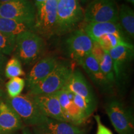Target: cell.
<instances>
[{"label":"cell","mask_w":134,"mask_h":134,"mask_svg":"<svg viewBox=\"0 0 134 134\" xmlns=\"http://www.w3.org/2000/svg\"><path fill=\"white\" fill-rule=\"evenodd\" d=\"M100 70L103 72L104 76L107 80L111 84L115 82L114 72L113 69V65L110 56L108 52L105 51L104 57L101 61L99 63Z\"/></svg>","instance_id":"obj_25"},{"label":"cell","mask_w":134,"mask_h":134,"mask_svg":"<svg viewBox=\"0 0 134 134\" xmlns=\"http://www.w3.org/2000/svg\"><path fill=\"white\" fill-rule=\"evenodd\" d=\"M27 31H33V28L24 23L0 16V32H1L17 36Z\"/></svg>","instance_id":"obj_20"},{"label":"cell","mask_w":134,"mask_h":134,"mask_svg":"<svg viewBox=\"0 0 134 134\" xmlns=\"http://www.w3.org/2000/svg\"><path fill=\"white\" fill-rule=\"evenodd\" d=\"M25 73L22 66L21 62L16 57H13L6 62L4 68V76L7 78L24 76Z\"/></svg>","instance_id":"obj_22"},{"label":"cell","mask_w":134,"mask_h":134,"mask_svg":"<svg viewBox=\"0 0 134 134\" xmlns=\"http://www.w3.org/2000/svg\"><path fill=\"white\" fill-rule=\"evenodd\" d=\"M72 71L66 63H58L54 70L45 79L29 89L28 94L33 96L57 93L65 86Z\"/></svg>","instance_id":"obj_4"},{"label":"cell","mask_w":134,"mask_h":134,"mask_svg":"<svg viewBox=\"0 0 134 134\" xmlns=\"http://www.w3.org/2000/svg\"><path fill=\"white\" fill-rule=\"evenodd\" d=\"M93 45V41L83 29L73 31L66 41L68 55L77 62L91 54Z\"/></svg>","instance_id":"obj_9"},{"label":"cell","mask_w":134,"mask_h":134,"mask_svg":"<svg viewBox=\"0 0 134 134\" xmlns=\"http://www.w3.org/2000/svg\"><path fill=\"white\" fill-rule=\"evenodd\" d=\"M38 127L50 134H86L85 130L78 125L49 118L47 119L46 121Z\"/></svg>","instance_id":"obj_18"},{"label":"cell","mask_w":134,"mask_h":134,"mask_svg":"<svg viewBox=\"0 0 134 134\" xmlns=\"http://www.w3.org/2000/svg\"><path fill=\"white\" fill-rule=\"evenodd\" d=\"M32 97L43 115L53 120L67 122L63 115L59 100L55 93L36 95Z\"/></svg>","instance_id":"obj_11"},{"label":"cell","mask_w":134,"mask_h":134,"mask_svg":"<svg viewBox=\"0 0 134 134\" xmlns=\"http://www.w3.org/2000/svg\"><path fill=\"white\" fill-rule=\"evenodd\" d=\"M64 88L75 94L90 100L96 101V97L91 86L80 70H76L72 71Z\"/></svg>","instance_id":"obj_16"},{"label":"cell","mask_w":134,"mask_h":134,"mask_svg":"<svg viewBox=\"0 0 134 134\" xmlns=\"http://www.w3.org/2000/svg\"><path fill=\"white\" fill-rule=\"evenodd\" d=\"M13 1V0H0V4H3V3H4L9 2V1Z\"/></svg>","instance_id":"obj_34"},{"label":"cell","mask_w":134,"mask_h":134,"mask_svg":"<svg viewBox=\"0 0 134 134\" xmlns=\"http://www.w3.org/2000/svg\"><path fill=\"white\" fill-rule=\"evenodd\" d=\"M7 62V57L5 55L0 52V81L4 80V68Z\"/></svg>","instance_id":"obj_29"},{"label":"cell","mask_w":134,"mask_h":134,"mask_svg":"<svg viewBox=\"0 0 134 134\" xmlns=\"http://www.w3.org/2000/svg\"><path fill=\"white\" fill-rule=\"evenodd\" d=\"M55 94L59 100L67 122L78 126L86 121L88 117L73 101L71 91L63 88Z\"/></svg>","instance_id":"obj_10"},{"label":"cell","mask_w":134,"mask_h":134,"mask_svg":"<svg viewBox=\"0 0 134 134\" xmlns=\"http://www.w3.org/2000/svg\"><path fill=\"white\" fill-rule=\"evenodd\" d=\"M34 1V4L36 8H37L39 7L40 6H41L43 3H44L47 0H33Z\"/></svg>","instance_id":"obj_31"},{"label":"cell","mask_w":134,"mask_h":134,"mask_svg":"<svg viewBox=\"0 0 134 134\" xmlns=\"http://www.w3.org/2000/svg\"><path fill=\"white\" fill-rule=\"evenodd\" d=\"M26 81L20 77L11 78L6 85V88L9 98H13L21 94L24 90Z\"/></svg>","instance_id":"obj_23"},{"label":"cell","mask_w":134,"mask_h":134,"mask_svg":"<svg viewBox=\"0 0 134 134\" xmlns=\"http://www.w3.org/2000/svg\"><path fill=\"white\" fill-rule=\"evenodd\" d=\"M44 48L43 38L32 31H24L16 37L15 57L25 65L37 60Z\"/></svg>","instance_id":"obj_1"},{"label":"cell","mask_w":134,"mask_h":134,"mask_svg":"<svg viewBox=\"0 0 134 134\" xmlns=\"http://www.w3.org/2000/svg\"><path fill=\"white\" fill-rule=\"evenodd\" d=\"M72 100L87 117H89L96 108L97 102L90 100L72 93Z\"/></svg>","instance_id":"obj_24"},{"label":"cell","mask_w":134,"mask_h":134,"mask_svg":"<svg viewBox=\"0 0 134 134\" xmlns=\"http://www.w3.org/2000/svg\"><path fill=\"white\" fill-rule=\"evenodd\" d=\"M3 96H4V92H3V90L1 89V87H0V100H1V99H2Z\"/></svg>","instance_id":"obj_33"},{"label":"cell","mask_w":134,"mask_h":134,"mask_svg":"<svg viewBox=\"0 0 134 134\" xmlns=\"http://www.w3.org/2000/svg\"><path fill=\"white\" fill-rule=\"evenodd\" d=\"M105 52V50L103 49V47L99 45V43L96 41H93L91 55L98 61V63H99L103 58Z\"/></svg>","instance_id":"obj_27"},{"label":"cell","mask_w":134,"mask_h":134,"mask_svg":"<svg viewBox=\"0 0 134 134\" xmlns=\"http://www.w3.org/2000/svg\"><path fill=\"white\" fill-rule=\"evenodd\" d=\"M86 23H119L115 0H91L84 11Z\"/></svg>","instance_id":"obj_6"},{"label":"cell","mask_w":134,"mask_h":134,"mask_svg":"<svg viewBox=\"0 0 134 134\" xmlns=\"http://www.w3.org/2000/svg\"><path fill=\"white\" fill-rule=\"evenodd\" d=\"M94 117L97 124L96 134H113L109 129L103 124L99 115H95Z\"/></svg>","instance_id":"obj_28"},{"label":"cell","mask_w":134,"mask_h":134,"mask_svg":"<svg viewBox=\"0 0 134 134\" xmlns=\"http://www.w3.org/2000/svg\"><path fill=\"white\" fill-rule=\"evenodd\" d=\"M96 42L99 43L103 49L107 52L112 48L120 46L133 47V45L129 41V40L125 38V37L114 34H108L104 35Z\"/></svg>","instance_id":"obj_21"},{"label":"cell","mask_w":134,"mask_h":134,"mask_svg":"<svg viewBox=\"0 0 134 134\" xmlns=\"http://www.w3.org/2000/svg\"><path fill=\"white\" fill-rule=\"evenodd\" d=\"M125 1H128V2L132 3V4H133V3H134V0H125Z\"/></svg>","instance_id":"obj_35"},{"label":"cell","mask_w":134,"mask_h":134,"mask_svg":"<svg viewBox=\"0 0 134 134\" xmlns=\"http://www.w3.org/2000/svg\"><path fill=\"white\" fill-rule=\"evenodd\" d=\"M10 134H16V133H10Z\"/></svg>","instance_id":"obj_37"},{"label":"cell","mask_w":134,"mask_h":134,"mask_svg":"<svg viewBox=\"0 0 134 134\" xmlns=\"http://www.w3.org/2000/svg\"><path fill=\"white\" fill-rule=\"evenodd\" d=\"M24 128V124L16 112L0 100V134L13 133Z\"/></svg>","instance_id":"obj_14"},{"label":"cell","mask_w":134,"mask_h":134,"mask_svg":"<svg viewBox=\"0 0 134 134\" xmlns=\"http://www.w3.org/2000/svg\"><path fill=\"white\" fill-rule=\"evenodd\" d=\"M78 63L83 67L93 83L100 90L108 91L112 88L111 84L104 76L98 61L91 54L82 58Z\"/></svg>","instance_id":"obj_15"},{"label":"cell","mask_w":134,"mask_h":134,"mask_svg":"<svg viewBox=\"0 0 134 134\" xmlns=\"http://www.w3.org/2000/svg\"><path fill=\"white\" fill-rule=\"evenodd\" d=\"M119 24L125 35L133 39L134 37V12L130 6L121 4L118 7Z\"/></svg>","instance_id":"obj_19"},{"label":"cell","mask_w":134,"mask_h":134,"mask_svg":"<svg viewBox=\"0 0 134 134\" xmlns=\"http://www.w3.org/2000/svg\"><path fill=\"white\" fill-rule=\"evenodd\" d=\"M83 29L93 41L96 42L102 36L108 34H114L125 37L124 33L119 23H86Z\"/></svg>","instance_id":"obj_17"},{"label":"cell","mask_w":134,"mask_h":134,"mask_svg":"<svg viewBox=\"0 0 134 134\" xmlns=\"http://www.w3.org/2000/svg\"><path fill=\"white\" fill-rule=\"evenodd\" d=\"M84 19V11L79 0H58L56 34L75 31Z\"/></svg>","instance_id":"obj_2"},{"label":"cell","mask_w":134,"mask_h":134,"mask_svg":"<svg viewBox=\"0 0 134 134\" xmlns=\"http://www.w3.org/2000/svg\"><path fill=\"white\" fill-rule=\"evenodd\" d=\"M36 8L31 0H13L0 4V16L34 27Z\"/></svg>","instance_id":"obj_7"},{"label":"cell","mask_w":134,"mask_h":134,"mask_svg":"<svg viewBox=\"0 0 134 134\" xmlns=\"http://www.w3.org/2000/svg\"><path fill=\"white\" fill-rule=\"evenodd\" d=\"M113 65L115 81L120 80L125 75V71L128 68L134 55L133 47L120 46L109 50Z\"/></svg>","instance_id":"obj_12"},{"label":"cell","mask_w":134,"mask_h":134,"mask_svg":"<svg viewBox=\"0 0 134 134\" xmlns=\"http://www.w3.org/2000/svg\"><path fill=\"white\" fill-rule=\"evenodd\" d=\"M22 134H32V132L28 129L27 128H24L23 129V133Z\"/></svg>","instance_id":"obj_32"},{"label":"cell","mask_w":134,"mask_h":134,"mask_svg":"<svg viewBox=\"0 0 134 134\" xmlns=\"http://www.w3.org/2000/svg\"><path fill=\"white\" fill-rule=\"evenodd\" d=\"M16 37L0 32V52L4 55H11L15 49Z\"/></svg>","instance_id":"obj_26"},{"label":"cell","mask_w":134,"mask_h":134,"mask_svg":"<svg viewBox=\"0 0 134 134\" xmlns=\"http://www.w3.org/2000/svg\"><path fill=\"white\" fill-rule=\"evenodd\" d=\"M80 1H81L83 3H85L88 2V1H90V0H80Z\"/></svg>","instance_id":"obj_36"},{"label":"cell","mask_w":134,"mask_h":134,"mask_svg":"<svg viewBox=\"0 0 134 134\" xmlns=\"http://www.w3.org/2000/svg\"><path fill=\"white\" fill-rule=\"evenodd\" d=\"M33 132L34 134H50L38 127H33Z\"/></svg>","instance_id":"obj_30"},{"label":"cell","mask_w":134,"mask_h":134,"mask_svg":"<svg viewBox=\"0 0 134 134\" xmlns=\"http://www.w3.org/2000/svg\"><path fill=\"white\" fill-rule=\"evenodd\" d=\"M58 64L57 59L54 57L48 56L38 62L32 67L26 79L28 89L32 88L42 81L52 73Z\"/></svg>","instance_id":"obj_13"},{"label":"cell","mask_w":134,"mask_h":134,"mask_svg":"<svg viewBox=\"0 0 134 134\" xmlns=\"http://www.w3.org/2000/svg\"><path fill=\"white\" fill-rule=\"evenodd\" d=\"M112 125L119 134H133V116L130 109L117 99L110 100L105 107Z\"/></svg>","instance_id":"obj_8"},{"label":"cell","mask_w":134,"mask_h":134,"mask_svg":"<svg viewBox=\"0 0 134 134\" xmlns=\"http://www.w3.org/2000/svg\"><path fill=\"white\" fill-rule=\"evenodd\" d=\"M4 102L19 115L23 124L28 126L38 127L47 119L42 114L32 97L28 94H21L13 98L8 97Z\"/></svg>","instance_id":"obj_3"},{"label":"cell","mask_w":134,"mask_h":134,"mask_svg":"<svg viewBox=\"0 0 134 134\" xmlns=\"http://www.w3.org/2000/svg\"><path fill=\"white\" fill-rule=\"evenodd\" d=\"M58 0H47L36 8L33 32L40 36L49 38L56 34Z\"/></svg>","instance_id":"obj_5"}]
</instances>
